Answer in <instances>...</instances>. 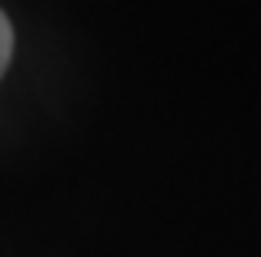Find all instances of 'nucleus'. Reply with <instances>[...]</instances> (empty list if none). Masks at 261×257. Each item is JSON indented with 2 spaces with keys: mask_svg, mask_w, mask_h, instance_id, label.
Masks as SVG:
<instances>
[{
  "mask_svg": "<svg viewBox=\"0 0 261 257\" xmlns=\"http://www.w3.org/2000/svg\"><path fill=\"white\" fill-rule=\"evenodd\" d=\"M10 53H14V31H10V20L4 17V10H0V74L7 70Z\"/></svg>",
  "mask_w": 261,
  "mask_h": 257,
  "instance_id": "nucleus-1",
  "label": "nucleus"
}]
</instances>
